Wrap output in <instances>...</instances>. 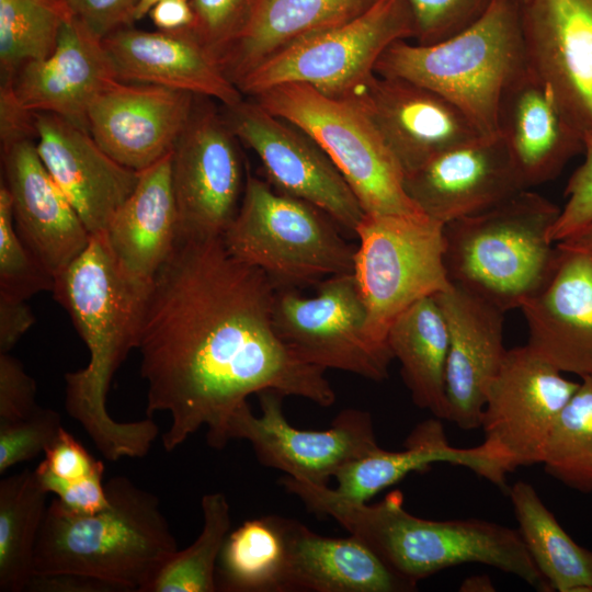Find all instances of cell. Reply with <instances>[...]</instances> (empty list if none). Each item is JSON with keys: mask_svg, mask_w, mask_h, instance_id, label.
<instances>
[{"mask_svg": "<svg viewBox=\"0 0 592 592\" xmlns=\"http://www.w3.org/2000/svg\"><path fill=\"white\" fill-rule=\"evenodd\" d=\"M555 266L521 310L527 344L562 373L592 375V258L557 244Z\"/></svg>", "mask_w": 592, "mask_h": 592, "instance_id": "d4e9b609", "label": "cell"}, {"mask_svg": "<svg viewBox=\"0 0 592 592\" xmlns=\"http://www.w3.org/2000/svg\"><path fill=\"white\" fill-rule=\"evenodd\" d=\"M509 496L517 531L550 591L592 592V550L573 540L530 482L516 481Z\"/></svg>", "mask_w": 592, "mask_h": 592, "instance_id": "1f68e13d", "label": "cell"}, {"mask_svg": "<svg viewBox=\"0 0 592 592\" xmlns=\"http://www.w3.org/2000/svg\"><path fill=\"white\" fill-rule=\"evenodd\" d=\"M34 322L26 300L0 295V353H9Z\"/></svg>", "mask_w": 592, "mask_h": 592, "instance_id": "7dc6e473", "label": "cell"}, {"mask_svg": "<svg viewBox=\"0 0 592 592\" xmlns=\"http://www.w3.org/2000/svg\"><path fill=\"white\" fill-rule=\"evenodd\" d=\"M116 80L103 39L78 20L68 18L48 57L25 62L1 83L10 87L26 111L55 114L88 129L91 104Z\"/></svg>", "mask_w": 592, "mask_h": 592, "instance_id": "603a6c76", "label": "cell"}, {"mask_svg": "<svg viewBox=\"0 0 592 592\" xmlns=\"http://www.w3.org/2000/svg\"><path fill=\"white\" fill-rule=\"evenodd\" d=\"M498 133L527 190L554 180L584 148L583 135L530 68L501 99Z\"/></svg>", "mask_w": 592, "mask_h": 592, "instance_id": "484cf974", "label": "cell"}, {"mask_svg": "<svg viewBox=\"0 0 592 592\" xmlns=\"http://www.w3.org/2000/svg\"><path fill=\"white\" fill-rule=\"evenodd\" d=\"M214 100L195 96L171 151L178 239L220 238L235 219L248 171L239 139Z\"/></svg>", "mask_w": 592, "mask_h": 592, "instance_id": "8fae6325", "label": "cell"}, {"mask_svg": "<svg viewBox=\"0 0 592 592\" xmlns=\"http://www.w3.org/2000/svg\"><path fill=\"white\" fill-rule=\"evenodd\" d=\"M37 480L47 493L56 498L69 510L91 514L104 510L110 501L103 482L104 468L81 479L65 480L39 468L34 469Z\"/></svg>", "mask_w": 592, "mask_h": 592, "instance_id": "7bdbcfd3", "label": "cell"}, {"mask_svg": "<svg viewBox=\"0 0 592 592\" xmlns=\"http://www.w3.org/2000/svg\"><path fill=\"white\" fill-rule=\"evenodd\" d=\"M273 322L281 340L301 361L382 382L394 356L367 332V312L353 273L319 283L316 295L277 289Z\"/></svg>", "mask_w": 592, "mask_h": 592, "instance_id": "7c38bea8", "label": "cell"}, {"mask_svg": "<svg viewBox=\"0 0 592 592\" xmlns=\"http://www.w3.org/2000/svg\"><path fill=\"white\" fill-rule=\"evenodd\" d=\"M39 468L65 480H77L104 468L87 448L64 428L54 443L44 452Z\"/></svg>", "mask_w": 592, "mask_h": 592, "instance_id": "bcb514c9", "label": "cell"}, {"mask_svg": "<svg viewBox=\"0 0 592 592\" xmlns=\"http://www.w3.org/2000/svg\"><path fill=\"white\" fill-rule=\"evenodd\" d=\"M578 386L528 344L506 351L487 389L480 429L510 473L542 465L557 419Z\"/></svg>", "mask_w": 592, "mask_h": 592, "instance_id": "4fadbf2b", "label": "cell"}, {"mask_svg": "<svg viewBox=\"0 0 592 592\" xmlns=\"http://www.w3.org/2000/svg\"><path fill=\"white\" fill-rule=\"evenodd\" d=\"M528 68L592 136V0H520Z\"/></svg>", "mask_w": 592, "mask_h": 592, "instance_id": "2e32d148", "label": "cell"}, {"mask_svg": "<svg viewBox=\"0 0 592 592\" xmlns=\"http://www.w3.org/2000/svg\"><path fill=\"white\" fill-rule=\"evenodd\" d=\"M387 344L400 363L414 405L447 421L448 330L435 297H424L403 310L388 329Z\"/></svg>", "mask_w": 592, "mask_h": 592, "instance_id": "4dcf8cb0", "label": "cell"}, {"mask_svg": "<svg viewBox=\"0 0 592 592\" xmlns=\"http://www.w3.org/2000/svg\"><path fill=\"white\" fill-rule=\"evenodd\" d=\"M171 153L139 172L138 182L103 235L121 270L151 283L179 237Z\"/></svg>", "mask_w": 592, "mask_h": 592, "instance_id": "83f0119b", "label": "cell"}, {"mask_svg": "<svg viewBox=\"0 0 592 592\" xmlns=\"http://www.w3.org/2000/svg\"><path fill=\"white\" fill-rule=\"evenodd\" d=\"M258 397L261 415L251 411L248 401L243 402L228 421L227 437L248 441L263 466L286 476L328 485L343 466L380 448L366 411L346 409L327 430H300L292 426L283 413L284 395L263 390Z\"/></svg>", "mask_w": 592, "mask_h": 592, "instance_id": "9a60e30c", "label": "cell"}, {"mask_svg": "<svg viewBox=\"0 0 592 592\" xmlns=\"http://www.w3.org/2000/svg\"><path fill=\"white\" fill-rule=\"evenodd\" d=\"M69 15L84 24L95 35L109 34L130 26L140 0H60Z\"/></svg>", "mask_w": 592, "mask_h": 592, "instance_id": "f6af8a7d", "label": "cell"}, {"mask_svg": "<svg viewBox=\"0 0 592 592\" xmlns=\"http://www.w3.org/2000/svg\"><path fill=\"white\" fill-rule=\"evenodd\" d=\"M203 528L194 543L164 563L148 592H215L216 567L230 530V506L223 492L206 493L202 501Z\"/></svg>", "mask_w": 592, "mask_h": 592, "instance_id": "e575fe53", "label": "cell"}, {"mask_svg": "<svg viewBox=\"0 0 592 592\" xmlns=\"http://www.w3.org/2000/svg\"><path fill=\"white\" fill-rule=\"evenodd\" d=\"M583 144V160L566 184V203L549 230L553 243L570 237L592 219V136H584Z\"/></svg>", "mask_w": 592, "mask_h": 592, "instance_id": "b9f144b4", "label": "cell"}, {"mask_svg": "<svg viewBox=\"0 0 592 592\" xmlns=\"http://www.w3.org/2000/svg\"><path fill=\"white\" fill-rule=\"evenodd\" d=\"M285 562L281 516L248 520L225 539L216 567L217 591L281 592Z\"/></svg>", "mask_w": 592, "mask_h": 592, "instance_id": "836d02e7", "label": "cell"}, {"mask_svg": "<svg viewBox=\"0 0 592 592\" xmlns=\"http://www.w3.org/2000/svg\"><path fill=\"white\" fill-rule=\"evenodd\" d=\"M36 384L22 363L9 353H0V422L27 418L37 408Z\"/></svg>", "mask_w": 592, "mask_h": 592, "instance_id": "ee69618b", "label": "cell"}, {"mask_svg": "<svg viewBox=\"0 0 592 592\" xmlns=\"http://www.w3.org/2000/svg\"><path fill=\"white\" fill-rule=\"evenodd\" d=\"M102 39L121 81L182 90L223 106L244 98L216 54L190 27L151 32L127 26Z\"/></svg>", "mask_w": 592, "mask_h": 592, "instance_id": "cb8c5ba5", "label": "cell"}, {"mask_svg": "<svg viewBox=\"0 0 592 592\" xmlns=\"http://www.w3.org/2000/svg\"><path fill=\"white\" fill-rule=\"evenodd\" d=\"M408 196L443 224L488 210L527 190L499 134L451 148L405 174Z\"/></svg>", "mask_w": 592, "mask_h": 592, "instance_id": "d6986e66", "label": "cell"}, {"mask_svg": "<svg viewBox=\"0 0 592 592\" xmlns=\"http://www.w3.org/2000/svg\"><path fill=\"white\" fill-rule=\"evenodd\" d=\"M560 210L524 190L488 210L444 224L449 282L504 312L521 308L555 266L558 248L548 235Z\"/></svg>", "mask_w": 592, "mask_h": 592, "instance_id": "8992f818", "label": "cell"}, {"mask_svg": "<svg viewBox=\"0 0 592 592\" xmlns=\"http://www.w3.org/2000/svg\"><path fill=\"white\" fill-rule=\"evenodd\" d=\"M68 18L60 0H0L1 80L25 62L48 57Z\"/></svg>", "mask_w": 592, "mask_h": 592, "instance_id": "d590c367", "label": "cell"}, {"mask_svg": "<svg viewBox=\"0 0 592 592\" xmlns=\"http://www.w3.org/2000/svg\"><path fill=\"white\" fill-rule=\"evenodd\" d=\"M148 15L156 27L162 31L187 29L194 21L190 0H160Z\"/></svg>", "mask_w": 592, "mask_h": 592, "instance_id": "681fc988", "label": "cell"}, {"mask_svg": "<svg viewBox=\"0 0 592 592\" xmlns=\"http://www.w3.org/2000/svg\"><path fill=\"white\" fill-rule=\"evenodd\" d=\"M335 224L318 207L248 172L239 210L221 241L232 257L264 272L277 289H295L353 273L355 249Z\"/></svg>", "mask_w": 592, "mask_h": 592, "instance_id": "52a82bcc", "label": "cell"}, {"mask_svg": "<svg viewBox=\"0 0 592 592\" xmlns=\"http://www.w3.org/2000/svg\"><path fill=\"white\" fill-rule=\"evenodd\" d=\"M378 1L262 0L247 31L220 57L223 68L237 86L248 73L295 42L349 22Z\"/></svg>", "mask_w": 592, "mask_h": 592, "instance_id": "f546056e", "label": "cell"}, {"mask_svg": "<svg viewBox=\"0 0 592 592\" xmlns=\"http://www.w3.org/2000/svg\"><path fill=\"white\" fill-rule=\"evenodd\" d=\"M346 96L368 115L403 177L437 155L483 136L451 101L407 79L375 72Z\"/></svg>", "mask_w": 592, "mask_h": 592, "instance_id": "e0dca14e", "label": "cell"}, {"mask_svg": "<svg viewBox=\"0 0 592 592\" xmlns=\"http://www.w3.org/2000/svg\"><path fill=\"white\" fill-rule=\"evenodd\" d=\"M557 244L583 252L592 258V219L570 237L557 242Z\"/></svg>", "mask_w": 592, "mask_h": 592, "instance_id": "f907efd6", "label": "cell"}, {"mask_svg": "<svg viewBox=\"0 0 592 592\" xmlns=\"http://www.w3.org/2000/svg\"><path fill=\"white\" fill-rule=\"evenodd\" d=\"M151 283L124 273L103 235H91L87 248L55 277L52 291L89 351L84 368L65 374V409L113 462L145 457L159 434L150 417L118 422L106 408L115 372L137 349Z\"/></svg>", "mask_w": 592, "mask_h": 592, "instance_id": "7a4b0ae2", "label": "cell"}, {"mask_svg": "<svg viewBox=\"0 0 592 592\" xmlns=\"http://www.w3.org/2000/svg\"><path fill=\"white\" fill-rule=\"evenodd\" d=\"M494 0H407L419 45L444 41L477 22Z\"/></svg>", "mask_w": 592, "mask_h": 592, "instance_id": "60d3db41", "label": "cell"}, {"mask_svg": "<svg viewBox=\"0 0 592 592\" xmlns=\"http://www.w3.org/2000/svg\"><path fill=\"white\" fill-rule=\"evenodd\" d=\"M286 562L281 592H410L417 584L395 573L351 535L332 538L281 517Z\"/></svg>", "mask_w": 592, "mask_h": 592, "instance_id": "4316f807", "label": "cell"}, {"mask_svg": "<svg viewBox=\"0 0 592 592\" xmlns=\"http://www.w3.org/2000/svg\"><path fill=\"white\" fill-rule=\"evenodd\" d=\"M1 152L15 230L56 277L87 248L91 234L45 167L34 139L1 145Z\"/></svg>", "mask_w": 592, "mask_h": 592, "instance_id": "ffe728a7", "label": "cell"}, {"mask_svg": "<svg viewBox=\"0 0 592 592\" xmlns=\"http://www.w3.org/2000/svg\"><path fill=\"white\" fill-rule=\"evenodd\" d=\"M47 492L27 468L0 480V592L26 591Z\"/></svg>", "mask_w": 592, "mask_h": 592, "instance_id": "d6a6232c", "label": "cell"}, {"mask_svg": "<svg viewBox=\"0 0 592 592\" xmlns=\"http://www.w3.org/2000/svg\"><path fill=\"white\" fill-rule=\"evenodd\" d=\"M223 112L239 141L260 159L272 187L355 231L365 213L339 169L307 133L247 96L223 106Z\"/></svg>", "mask_w": 592, "mask_h": 592, "instance_id": "5bb4252c", "label": "cell"}, {"mask_svg": "<svg viewBox=\"0 0 592 592\" xmlns=\"http://www.w3.org/2000/svg\"><path fill=\"white\" fill-rule=\"evenodd\" d=\"M262 0H190L196 37L219 58L251 24Z\"/></svg>", "mask_w": 592, "mask_h": 592, "instance_id": "f35d334b", "label": "cell"}, {"mask_svg": "<svg viewBox=\"0 0 592 592\" xmlns=\"http://www.w3.org/2000/svg\"><path fill=\"white\" fill-rule=\"evenodd\" d=\"M434 297L448 330L447 421L464 431L477 430L487 389L508 351L503 344L504 311L455 284Z\"/></svg>", "mask_w": 592, "mask_h": 592, "instance_id": "7402d4cb", "label": "cell"}, {"mask_svg": "<svg viewBox=\"0 0 592 592\" xmlns=\"http://www.w3.org/2000/svg\"><path fill=\"white\" fill-rule=\"evenodd\" d=\"M160 0H140L136 11H135V21L141 20L149 14L152 7Z\"/></svg>", "mask_w": 592, "mask_h": 592, "instance_id": "f5cc1de1", "label": "cell"}, {"mask_svg": "<svg viewBox=\"0 0 592 592\" xmlns=\"http://www.w3.org/2000/svg\"><path fill=\"white\" fill-rule=\"evenodd\" d=\"M27 591L118 592L112 584L76 574L34 576Z\"/></svg>", "mask_w": 592, "mask_h": 592, "instance_id": "c3c4849f", "label": "cell"}, {"mask_svg": "<svg viewBox=\"0 0 592 592\" xmlns=\"http://www.w3.org/2000/svg\"><path fill=\"white\" fill-rule=\"evenodd\" d=\"M55 277L35 258L18 235L9 191L0 185V295L26 300L53 291Z\"/></svg>", "mask_w": 592, "mask_h": 592, "instance_id": "74e56055", "label": "cell"}, {"mask_svg": "<svg viewBox=\"0 0 592 592\" xmlns=\"http://www.w3.org/2000/svg\"><path fill=\"white\" fill-rule=\"evenodd\" d=\"M435 463L468 468L500 488L505 487L510 474L500 456L485 442L468 448L452 446L436 418L418 424L403 449L380 447L343 466L334 476L335 490L352 501L364 503L407 475L424 471Z\"/></svg>", "mask_w": 592, "mask_h": 592, "instance_id": "f1b7e54d", "label": "cell"}, {"mask_svg": "<svg viewBox=\"0 0 592 592\" xmlns=\"http://www.w3.org/2000/svg\"><path fill=\"white\" fill-rule=\"evenodd\" d=\"M276 292L221 237L178 239L151 283L137 345L146 414L170 415L161 439L167 452L203 426L207 444L224 448L231 414L263 390L333 405L326 371L298 358L278 337Z\"/></svg>", "mask_w": 592, "mask_h": 592, "instance_id": "6da1fadb", "label": "cell"}, {"mask_svg": "<svg viewBox=\"0 0 592 592\" xmlns=\"http://www.w3.org/2000/svg\"><path fill=\"white\" fill-rule=\"evenodd\" d=\"M61 429L60 413L41 406L25 419L0 422V474L44 454Z\"/></svg>", "mask_w": 592, "mask_h": 592, "instance_id": "ab89813d", "label": "cell"}, {"mask_svg": "<svg viewBox=\"0 0 592 592\" xmlns=\"http://www.w3.org/2000/svg\"><path fill=\"white\" fill-rule=\"evenodd\" d=\"M528 68L520 0H494L464 31L434 44H390L375 72L429 88L462 110L483 136L498 133L505 90Z\"/></svg>", "mask_w": 592, "mask_h": 592, "instance_id": "5b68a950", "label": "cell"}, {"mask_svg": "<svg viewBox=\"0 0 592 592\" xmlns=\"http://www.w3.org/2000/svg\"><path fill=\"white\" fill-rule=\"evenodd\" d=\"M458 590L462 592H493L496 587L487 574H477L464 579Z\"/></svg>", "mask_w": 592, "mask_h": 592, "instance_id": "816d5d0a", "label": "cell"}, {"mask_svg": "<svg viewBox=\"0 0 592 592\" xmlns=\"http://www.w3.org/2000/svg\"><path fill=\"white\" fill-rule=\"evenodd\" d=\"M278 482L308 510L337 521L414 584L451 567L480 563L515 576L535 590L550 591L517 530L480 519H423L405 509L399 490L368 504L352 501L328 485L286 475Z\"/></svg>", "mask_w": 592, "mask_h": 592, "instance_id": "3957f363", "label": "cell"}, {"mask_svg": "<svg viewBox=\"0 0 592 592\" xmlns=\"http://www.w3.org/2000/svg\"><path fill=\"white\" fill-rule=\"evenodd\" d=\"M36 148L45 167L91 235H102L134 191L139 172L109 156L83 128L34 113Z\"/></svg>", "mask_w": 592, "mask_h": 592, "instance_id": "44dd1931", "label": "cell"}, {"mask_svg": "<svg viewBox=\"0 0 592 592\" xmlns=\"http://www.w3.org/2000/svg\"><path fill=\"white\" fill-rule=\"evenodd\" d=\"M354 234L353 274L371 339L387 344L394 320L415 301L447 289L444 224L422 215L364 214Z\"/></svg>", "mask_w": 592, "mask_h": 592, "instance_id": "9c48e42d", "label": "cell"}, {"mask_svg": "<svg viewBox=\"0 0 592 592\" xmlns=\"http://www.w3.org/2000/svg\"><path fill=\"white\" fill-rule=\"evenodd\" d=\"M195 96L158 84L116 80L91 104L87 127L109 156L140 172L171 153Z\"/></svg>", "mask_w": 592, "mask_h": 592, "instance_id": "ac0fdd59", "label": "cell"}, {"mask_svg": "<svg viewBox=\"0 0 592 592\" xmlns=\"http://www.w3.org/2000/svg\"><path fill=\"white\" fill-rule=\"evenodd\" d=\"M110 504L77 513L57 498L47 505L34 555V576L76 574L118 592H148L178 544L159 499L125 476L105 482Z\"/></svg>", "mask_w": 592, "mask_h": 592, "instance_id": "277c9868", "label": "cell"}, {"mask_svg": "<svg viewBox=\"0 0 592 592\" xmlns=\"http://www.w3.org/2000/svg\"><path fill=\"white\" fill-rule=\"evenodd\" d=\"M542 465L563 486L592 492V375L580 378L558 417Z\"/></svg>", "mask_w": 592, "mask_h": 592, "instance_id": "8d00e7d4", "label": "cell"}, {"mask_svg": "<svg viewBox=\"0 0 592 592\" xmlns=\"http://www.w3.org/2000/svg\"><path fill=\"white\" fill-rule=\"evenodd\" d=\"M251 99L303 129L323 149L365 214H423L405 190L399 163L353 99L329 96L293 82L274 86Z\"/></svg>", "mask_w": 592, "mask_h": 592, "instance_id": "ba28073f", "label": "cell"}, {"mask_svg": "<svg viewBox=\"0 0 592 592\" xmlns=\"http://www.w3.org/2000/svg\"><path fill=\"white\" fill-rule=\"evenodd\" d=\"M414 37L407 0H379L340 25L310 34L261 64L237 87L251 98L282 83H303L334 98L353 93L374 73L384 50Z\"/></svg>", "mask_w": 592, "mask_h": 592, "instance_id": "30bf717a", "label": "cell"}]
</instances>
